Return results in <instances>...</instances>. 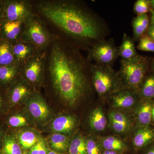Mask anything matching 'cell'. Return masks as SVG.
I'll return each instance as SVG.
<instances>
[{"label": "cell", "instance_id": "1", "mask_svg": "<svg viewBox=\"0 0 154 154\" xmlns=\"http://www.w3.org/2000/svg\"><path fill=\"white\" fill-rule=\"evenodd\" d=\"M91 64L79 48L58 36L46 50L45 77L55 96L73 106L91 93Z\"/></svg>", "mask_w": 154, "mask_h": 154}, {"label": "cell", "instance_id": "2", "mask_svg": "<svg viewBox=\"0 0 154 154\" xmlns=\"http://www.w3.org/2000/svg\"><path fill=\"white\" fill-rule=\"evenodd\" d=\"M32 3L34 11L81 50L88 51L110 34L106 21L84 1L41 0Z\"/></svg>", "mask_w": 154, "mask_h": 154}, {"label": "cell", "instance_id": "3", "mask_svg": "<svg viewBox=\"0 0 154 154\" xmlns=\"http://www.w3.org/2000/svg\"><path fill=\"white\" fill-rule=\"evenodd\" d=\"M151 63L148 57L139 54L127 60L121 59L118 73L122 87L139 91L147 73L150 69Z\"/></svg>", "mask_w": 154, "mask_h": 154}, {"label": "cell", "instance_id": "4", "mask_svg": "<svg viewBox=\"0 0 154 154\" xmlns=\"http://www.w3.org/2000/svg\"><path fill=\"white\" fill-rule=\"evenodd\" d=\"M57 36L49 31L36 13L25 20L22 38L33 45L37 51H46Z\"/></svg>", "mask_w": 154, "mask_h": 154}, {"label": "cell", "instance_id": "5", "mask_svg": "<svg viewBox=\"0 0 154 154\" xmlns=\"http://www.w3.org/2000/svg\"><path fill=\"white\" fill-rule=\"evenodd\" d=\"M91 74L93 87L101 97L113 94L122 87L118 72L113 67L91 63Z\"/></svg>", "mask_w": 154, "mask_h": 154}, {"label": "cell", "instance_id": "6", "mask_svg": "<svg viewBox=\"0 0 154 154\" xmlns=\"http://www.w3.org/2000/svg\"><path fill=\"white\" fill-rule=\"evenodd\" d=\"M46 50L36 53L21 66V77L33 88L44 82Z\"/></svg>", "mask_w": 154, "mask_h": 154}, {"label": "cell", "instance_id": "7", "mask_svg": "<svg viewBox=\"0 0 154 154\" xmlns=\"http://www.w3.org/2000/svg\"><path fill=\"white\" fill-rule=\"evenodd\" d=\"M87 58L92 63L113 67L119 55V48L113 38L99 41L88 51Z\"/></svg>", "mask_w": 154, "mask_h": 154}, {"label": "cell", "instance_id": "8", "mask_svg": "<svg viewBox=\"0 0 154 154\" xmlns=\"http://www.w3.org/2000/svg\"><path fill=\"white\" fill-rule=\"evenodd\" d=\"M4 15L9 21H25L36 14L30 1L26 0L12 1L4 5Z\"/></svg>", "mask_w": 154, "mask_h": 154}, {"label": "cell", "instance_id": "9", "mask_svg": "<svg viewBox=\"0 0 154 154\" xmlns=\"http://www.w3.org/2000/svg\"><path fill=\"white\" fill-rule=\"evenodd\" d=\"M25 104L28 113L37 122H45L51 116V111L45 100L36 91L26 100Z\"/></svg>", "mask_w": 154, "mask_h": 154}, {"label": "cell", "instance_id": "10", "mask_svg": "<svg viewBox=\"0 0 154 154\" xmlns=\"http://www.w3.org/2000/svg\"><path fill=\"white\" fill-rule=\"evenodd\" d=\"M14 84L9 93L10 102L13 105L26 102L28 98L35 92L34 88L21 77Z\"/></svg>", "mask_w": 154, "mask_h": 154}, {"label": "cell", "instance_id": "11", "mask_svg": "<svg viewBox=\"0 0 154 154\" xmlns=\"http://www.w3.org/2000/svg\"><path fill=\"white\" fill-rule=\"evenodd\" d=\"M12 50L16 63L21 66L38 52L33 45L22 38L12 44Z\"/></svg>", "mask_w": 154, "mask_h": 154}, {"label": "cell", "instance_id": "12", "mask_svg": "<svg viewBox=\"0 0 154 154\" xmlns=\"http://www.w3.org/2000/svg\"><path fill=\"white\" fill-rule=\"evenodd\" d=\"M25 21H6L3 25L2 29L6 41L16 42L22 38L25 30Z\"/></svg>", "mask_w": 154, "mask_h": 154}, {"label": "cell", "instance_id": "13", "mask_svg": "<svg viewBox=\"0 0 154 154\" xmlns=\"http://www.w3.org/2000/svg\"><path fill=\"white\" fill-rule=\"evenodd\" d=\"M136 91L129 89H120L112 94L113 105L116 107L128 108L134 105Z\"/></svg>", "mask_w": 154, "mask_h": 154}, {"label": "cell", "instance_id": "14", "mask_svg": "<svg viewBox=\"0 0 154 154\" xmlns=\"http://www.w3.org/2000/svg\"><path fill=\"white\" fill-rule=\"evenodd\" d=\"M76 125V120L70 115H61L54 119L51 124V129L54 133L66 134L72 131Z\"/></svg>", "mask_w": 154, "mask_h": 154}, {"label": "cell", "instance_id": "15", "mask_svg": "<svg viewBox=\"0 0 154 154\" xmlns=\"http://www.w3.org/2000/svg\"><path fill=\"white\" fill-rule=\"evenodd\" d=\"M149 19L147 14L137 16L133 19L132 25L134 41L139 40L146 34L149 25Z\"/></svg>", "mask_w": 154, "mask_h": 154}, {"label": "cell", "instance_id": "16", "mask_svg": "<svg viewBox=\"0 0 154 154\" xmlns=\"http://www.w3.org/2000/svg\"><path fill=\"white\" fill-rule=\"evenodd\" d=\"M21 66L17 63L0 66V82L4 84L14 82L18 77L21 76Z\"/></svg>", "mask_w": 154, "mask_h": 154}, {"label": "cell", "instance_id": "17", "mask_svg": "<svg viewBox=\"0 0 154 154\" xmlns=\"http://www.w3.org/2000/svg\"><path fill=\"white\" fill-rule=\"evenodd\" d=\"M154 139V130L147 127H144L135 135L133 145L137 149H140L151 143Z\"/></svg>", "mask_w": 154, "mask_h": 154}, {"label": "cell", "instance_id": "18", "mask_svg": "<svg viewBox=\"0 0 154 154\" xmlns=\"http://www.w3.org/2000/svg\"><path fill=\"white\" fill-rule=\"evenodd\" d=\"M119 55L125 60L133 58L138 55L135 47L134 40L126 33L123 34L122 42L119 48Z\"/></svg>", "mask_w": 154, "mask_h": 154}, {"label": "cell", "instance_id": "19", "mask_svg": "<svg viewBox=\"0 0 154 154\" xmlns=\"http://www.w3.org/2000/svg\"><path fill=\"white\" fill-rule=\"evenodd\" d=\"M70 143L69 138L62 134L54 133L49 138V146L52 150L62 153L68 151Z\"/></svg>", "mask_w": 154, "mask_h": 154}, {"label": "cell", "instance_id": "20", "mask_svg": "<svg viewBox=\"0 0 154 154\" xmlns=\"http://www.w3.org/2000/svg\"><path fill=\"white\" fill-rule=\"evenodd\" d=\"M41 137L33 131L25 130L17 135V140L22 149L28 150L40 140Z\"/></svg>", "mask_w": 154, "mask_h": 154}, {"label": "cell", "instance_id": "21", "mask_svg": "<svg viewBox=\"0 0 154 154\" xmlns=\"http://www.w3.org/2000/svg\"><path fill=\"white\" fill-rule=\"evenodd\" d=\"M89 122L91 128L94 130L100 131L105 129L107 120L101 108L97 107L92 111Z\"/></svg>", "mask_w": 154, "mask_h": 154}, {"label": "cell", "instance_id": "22", "mask_svg": "<svg viewBox=\"0 0 154 154\" xmlns=\"http://www.w3.org/2000/svg\"><path fill=\"white\" fill-rule=\"evenodd\" d=\"M16 63L12 50V44L4 40L0 42V66Z\"/></svg>", "mask_w": 154, "mask_h": 154}, {"label": "cell", "instance_id": "23", "mask_svg": "<svg viewBox=\"0 0 154 154\" xmlns=\"http://www.w3.org/2000/svg\"><path fill=\"white\" fill-rule=\"evenodd\" d=\"M1 154H26L15 137L12 136H5L3 141Z\"/></svg>", "mask_w": 154, "mask_h": 154}, {"label": "cell", "instance_id": "24", "mask_svg": "<svg viewBox=\"0 0 154 154\" xmlns=\"http://www.w3.org/2000/svg\"><path fill=\"white\" fill-rule=\"evenodd\" d=\"M152 107L150 102L143 103L138 111L137 119L141 125L147 127L150 123L152 118Z\"/></svg>", "mask_w": 154, "mask_h": 154}, {"label": "cell", "instance_id": "25", "mask_svg": "<svg viewBox=\"0 0 154 154\" xmlns=\"http://www.w3.org/2000/svg\"><path fill=\"white\" fill-rule=\"evenodd\" d=\"M102 146L105 150L114 151L118 152L124 151L126 149V146L122 140L113 136L104 139L102 140Z\"/></svg>", "mask_w": 154, "mask_h": 154}, {"label": "cell", "instance_id": "26", "mask_svg": "<svg viewBox=\"0 0 154 154\" xmlns=\"http://www.w3.org/2000/svg\"><path fill=\"white\" fill-rule=\"evenodd\" d=\"M69 154H87L86 140L82 136L75 137L70 143Z\"/></svg>", "mask_w": 154, "mask_h": 154}, {"label": "cell", "instance_id": "27", "mask_svg": "<svg viewBox=\"0 0 154 154\" xmlns=\"http://www.w3.org/2000/svg\"><path fill=\"white\" fill-rule=\"evenodd\" d=\"M153 74V73H152ZM141 96L146 99H151L154 97V75H149L144 80L140 89Z\"/></svg>", "mask_w": 154, "mask_h": 154}, {"label": "cell", "instance_id": "28", "mask_svg": "<svg viewBox=\"0 0 154 154\" xmlns=\"http://www.w3.org/2000/svg\"><path fill=\"white\" fill-rule=\"evenodd\" d=\"M137 48L143 51L154 52V41L146 33L139 39Z\"/></svg>", "mask_w": 154, "mask_h": 154}, {"label": "cell", "instance_id": "29", "mask_svg": "<svg viewBox=\"0 0 154 154\" xmlns=\"http://www.w3.org/2000/svg\"><path fill=\"white\" fill-rule=\"evenodd\" d=\"M151 10L149 1L137 0L134 3V11L137 16L147 14Z\"/></svg>", "mask_w": 154, "mask_h": 154}, {"label": "cell", "instance_id": "30", "mask_svg": "<svg viewBox=\"0 0 154 154\" xmlns=\"http://www.w3.org/2000/svg\"><path fill=\"white\" fill-rule=\"evenodd\" d=\"M50 150L46 141L41 138L35 145L28 150L26 154H47Z\"/></svg>", "mask_w": 154, "mask_h": 154}, {"label": "cell", "instance_id": "31", "mask_svg": "<svg viewBox=\"0 0 154 154\" xmlns=\"http://www.w3.org/2000/svg\"><path fill=\"white\" fill-rule=\"evenodd\" d=\"M8 123L13 127H22L28 124V119L25 116L16 114L11 116L8 119Z\"/></svg>", "mask_w": 154, "mask_h": 154}, {"label": "cell", "instance_id": "32", "mask_svg": "<svg viewBox=\"0 0 154 154\" xmlns=\"http://www.w3.org/2000/svg\"><path fill=\"white\" fill-rule=\"evenodd\" d=\"M86 146L87 154H102L100 146L95 140L92 139L86 140Z\"/></svg>", "mask_w": 154, "mask_h": 154}, {"label": "cell", "instance_id": "33", "mask_svg": "<svg viewBox=\"0 0 154 154\" xmlns=\"http://www.w3.org/2000/svg\"><path fill=\"white\" fill-rule=\"evenodd\" d=\"M110 121L115 122L121 124L128 125V120L126 116L122 113L118 112H111L109 115Z\"/></svg>", "mask_w": 154, "mask_h": 154}, {"label": "cell", "instance_id": "34", "mask_svg": "<svg viewBox=\"0 0 154 154\" xmlns=\"http://www.w3.org/2000/svg\"><path fill=\"white\" fill-rule=\"evenodd\" d=\"M110 124L112 128L116 131L118 133L124 132L126 130L128 125H126L121 124L115 122L110 121Z\"/></svg>", "mask_w": 154, "mask_h": 154}, {"label": "cell", "instance_id": "35", "mask_svg": "<svg viewBox=\"0 0 154 154\" xmlns=\"http://www.w3.org/2000/svg\"><path fill=\"white\" fill-rule=\"evenodd\" d=\"M146 34L154 41V25L153 24L151 23L149 24Z\"/></svg>", "mask_w": 154, "mask_h": 154}, {"label": "cell", "instance_id": "36", "mask_svg": "<svg viewBox=\"0 0 154 154\" xmlns=\"http://www.w3.org/2000/svg\"><path fill=\"white\" fill-rule=\"evenodd\" d=\"M143 154H154V145L148 148Z\"/></svg>", "mask_w": 154, "mask_h": 154}, {"label": "cell", "instance_id": "37", "mask_svg": "<svg viewBox=\"0 0 154 154\" xmlns=\"http://www.w3.org/2000/svg\"><path fill=\"white\" fill-rule=\"evenodd\" d=\"M119 152H118L114 151L107 150H105L104 152H102V154H119Z\"/></svg>", "mask_w": 154, "mask_h": 154}, {"label": "cell", "instance_id": "38", "mask_svg": "<svg viewBox=\"0 0 154 154\" xmlns=\"http://www.w3.org/2000/svg\"><path fill=\"white\" fill-rule=\"evenodd\" d=\"M151 13V23L154 25V10L151 9L150 12Z\"/></svg>", "mask_w": 154, "mask_h": 154}, {"label": "cell", "instance_id": "39", "mask_svg": "<svg viewBox=\"0 0 154 154\" xmlns=\"http://www.w3.org/2000/svg\"><path fill=\"white\" fill-rule=\"evenodd\" d=\"M47 154H65L64 153H62L53 150H50L49 151L48 153Z\"/></svg>", "mask_w": 154, "mask_h": 154}, {"label": "cell", "instance_id": "40", "mask_svg": "<svg viewBox=\"0 0 154 154\" xmlns=\"http://www.w3.org/2000/svg\"><path fill=\"white\" fill-rule=\"evenodd\" d=\"M150 69L152 71V72L154 75V60H153L151 62L150 65Z\"/></svg>", "mask_w": 154, "mask_h": 154}, {"label": "cell", "instance_id": "41", "mask_svg": "<svg viewBox=\"0 0 154 154\" xmlns=\"http://www.w3.org/2000/svg\"><path fill=\"white\" fill-rule=\"evenodd\" d=\"M2 4H0V18L2 17V13H4V7H2Z\"/></svg>", "mask_w": 154, "mask_h": 154}, {"label": "cell", "instance_id": "42", "mask_svg": "<svg viewBox=\"0 0 154 154\" xmlns=\"http://www.w3.org/2000/svg\"><path fill=\"white\" fill-rule=\"evenodd\" d=\"M149 2L151 9L154 10V0H150Z\"/></svg>", "mask_w": 154, "mask_h": 154}, {"label": "cell", "instance_id": "43", "mask_svg": "<svg viewBox=\"0 0 154 154\" xmlns=\"http://www.w3.org/2000/svg\"><path fill=\"white\" fill-rule=\"evenodd\" d=\"M2 97L0 96V109L2 107Z\"/></svg>", "mask_w": 154, "mask_h": 154}, {"label": "cell", "instance_id": "44", "mask_svg": "<svg viewBox=\"0 0 154 154\" xmlns=\"http://www.w3.org/2000/svg\"><path fill=\"white\" fill-rule=\"evenodd\" d=\"M152 117L154 119V107L152 108Z\"/></svg>", "mask_w": 154, "mask_h": 154}, {"label": "cell", "instance_id": "45", "mask_svg": "<svg viewBox=\"0 0 154 154\" xmlns=\"http://www.w3.org/2000/svg\"><path fill=\"white\" fill-rule=\"evenodd\" d=\"M0 143H1V135H0Z\"/></svg>", "mask_w": 154, "mask_h": 154}, {"label": "cell", "instance_id": "46", "mask_svg": "<svg viewBox=\"0 0 154 154\" xmlns=\"http://www.w3.org/2000/svg\"></svg>", "mask_w": 154, "mask_h": 154}]
</instances>
